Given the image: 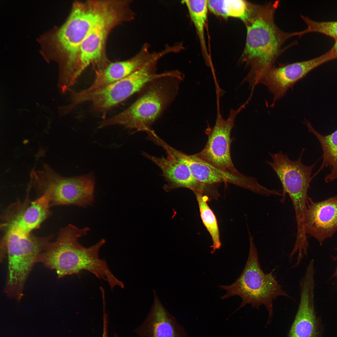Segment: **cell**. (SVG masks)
<instances>
[{"label":"cell","mask_w":337,"mask_h":337,"mask_svg":"<svg viewBox=\"0 0 337 337\" xmlns=\"http://www.w3.org/2000/svg\"><path fill=\"white\" fill-rule=\"evenodd\" d=\"M109 4L108 0L75 1L63 24L54 27L37 40L46 60L57 62L62 74L73 75L81 45Z\"/></svg>","instance_id":"obj_1"},{"label":"cell","mask_w":337,"mask_h":337,"mask_svg":"<svg viewBox=\"0 0 337 337\" xmlns=\"http://www.w3.org/2000/svg\"><path fill=\"white\" fill-rule=\"evenodd\" d=\"M89 230L88 227L80 228L70 224L61 228L56 239L51 241L41 254L38 262L55 270L59 278L78 275L86 271L106 281L111 290L117 286L124 288L123 283L112 273L105 260L99 258V250L105 240L102 239L88 248L79 243V238Z\"/></svg>","instance_id":"obj_2"},{"label":"cell","mask_w":337,"mask_h":337,"mask_svg":"<svg viewBox=\"0 0 337 337\" xmlns=\"http://www.w3.org/2000/svg\"><path fill=\"white\" fill-rule=\"evenodd\" d=\"M279 1L264 4H254L251 17L247 24L245 46L242 60L250 66V71L243 80L251 92L261 78L275 66L276 61L286 50L282 46L295 32L281 30L275 22V13Z\"/></svg>","instance_id":"obj_3"},{"label":"cell","mask_w":337,"mask_h":337,"mask_svg":"<svg viewBox=\"0 0 337 337\" xmlns=\"http://www.w3.org/2000/svg\"><path fill=\"white\" fill-rule=\"evenodd\" d=\"M183 78L178 71L159 74L140 90L141 94L131 105L100 122L98 127L118 125L137 131H151V125L174 100Z\"/></svg>","instance_id":"obj_4"},{"label":"cell","mask_w":337,"mask_h":337,"mask_svg":"<svg viewBox=\"0 0 337 337\" xmlns=\"http://www.w3.org/2000/svg\"><path fill=\"white\" fill-rule=\"evenodd\" d=\"M249 250L244 268L239 277L233 284L219 286L227 292L221 299L224 300L234 295L241 298L242 301L241 305L233 313L248 304L257 309L264 305L269 314L267 322L268 324L271 320L273 315V300L279 296L293 299L278 283L273 274L274 269L268 273L263 271L253 237L249 232Z\"/></svg>","instance_id":"obj_5"},{"label":"cell","mask_w":337,"mask_h":337,"mask_svg":"<svg viewBox=\"0 0 337 337\" xmlns=\"http://www.w3.org/2000/svg\"><path fill=\"white\" fill-rule=\"evenodd\" d=\"M53 235L39 237L13 230L4 232L0 242L1 260L7 256L8 268L5 292L9 297L19 301L27 277L34 264L49 243Z\"/></svg>","instance_id":"obj_6"},{"label":"cell","mask_w":337,"mask_h":337,"mask_svg":"<svg viewBox=\"0 0 337 337\" xmlns=\"http://www.w3.org/2000/svg\"><path fill=\"white\" fill-rule=\"evenodd\" d=\"M31 184L39 194L49 197L51 207L76 205L85 207L94 202L95 179L92 173L71 177L59 174L45 164L41 170H32Z\"/></svg>","instance_id":"obj_7"},{"label":"cell","mask_w":337,"mask_h":337,"mask_svg":"<svg viewBox=\"0 0 337 337\" xmlns=\"http://www.w3.org/2000/svg\"><path fill=\"white\" fill-rule=\"evenodd\" d=\"M132 19L131 11L125 3L117 0L111 2L81 45L75 70L76 80L89 66L92 65L96 72L110 62L105 53L108 36L115 27Z\"/></svg>","instance_id":"obj_8"},{"label":"cell","mask_w":337,"mask_h":337,"mask_svg":"<svg viewBox=\"0 0 337 337\" xmlns=\"http://www.w3.org/2000/svg\"><path fill=\"white\" fill-rule=\"evenodd\" d=\"M304 150V148L299 158L294 161L281 151L275 154L269 152L272 161H266L275 172L282 184L283 191L281 202H284L286 193L291 199L295 215L297 233L299 234L305 232L304 215L308 202V191L312 179V172L316 163L309 166L302 163L301 158Z\"/></svg>","instance_id":"obj_9"},{"label":"cell","mask_w":337,"mask_h":337,"mask_svg":"<svg viewBox=\"0 0 337 337\" xmlns=\"http://www.w3.org/2000/svg\"><path fill=\"white\" fill-rule=\"evenodd\" d=\"M157 61L155 59H152L139 70L102 89L92 91L85 89L76 92V103L80 105L90 102L95 111L105 113L139 91L158 76L155 72Z\"/></svg>","instance_id":"obj_10"},{"label":"cell","mask_w":337,"mask_h":337,"mask_svg":"<svg viewBox=\"0 0 337 337\" xmlns=\"http://www.w3.org/2000/svg\"><path fill=\"white\" fill-rule=\"evenodd\" d=\"M220 97H216L217 115L214 125L205 130L208 135L204 148L195 154L203 161L224 172L235 174L240 173L233 164L230 154L232 130L238 115L245 108V102L236 109H231L228 117L224 119L221 113Z\"/></svg>","instance_id":"obj_11"},{"label":"cell","mask_w":337,"mask_h":337,"mask_svg":"<svg viewBox=\"0 0 337 337\" xmlns=\"http://www.w3.org/2000/svg\"><path fill=\"white\" fill-rule=\"evenodd\" d=\"M29 186L27 196L22 202L19 200L8 206L1 217V229L3 232L13 230L25 234H29L39 228L41 224L51 213L50 202L45 194L31 201Z\"/></svg>","instance_id":"obj_12"},{"label":"cell","mask_w":337,"mask_h":337,"mask_svg":"<svg viewBox=\"0 0 337 337\" xmlns=\"http://www.w3.org/2000/svg\"><path fill=\"white\" fill-rule=\"evenodd\" d=\"M337 59L333 49L311 60L290 64H279L267 72L261 78L258 84L267 88L273 95L271 107L284 96L287 91L311 71L329 61Z\"/></svg>","instance_id":"obj_13"},{"label":"cell","mask_w":337,"mask_h":337,"mask_svg":"<svg viewBox=\"0 0 337 337\" xmlns=\"http://www.w3.org/2000/svg\"><path fill=\"white\" fill-rule=\"evenodd\" d=\"M315 273L307 269L300 281L298 308L287 337H323V325L314 305Z\"/></svg>","instance_id":"obj_14"},{"label":"cell","mask_w":337,"mask_h":337,"mask_svg":"<svg viewBox=\"0 0 337 337\" xmlns=\"http://www.w3.org/2000/svg\"><path fill=\"white\" fill-rule=\"evenodd\" d=\"M170 154L173 157L185 163L194 177L203 184L229 183L259 195L261 194L264 191V187L259 183L256 178L241 173L235 174L224 172L201 159L195 154L188 155L175 148L171 150Z\"/></svg>","instance_id":"obj_15"},{"label":"cell","mask_w":337,"mask_h":337,"mask_svg":"<svg viewBox=\"0 0 337 337\" xmlns=\"http://www.w3.org/2000/svg\"><path fill=\"white\" fill-rule=\"evenodd\" d=\"M304 215L306 235L322 244L337 231V196L314 202L309 197Z\"/></svg>","instance_id":"obj_16"},{"label":"cell","mask_w":337,"mask_h":337,"mask_svg":"<svg viewBox=\"0 0 337 337\" xmlns=\"http://www.w3.org/2000/svg\"><path fill=\"white\" fill-rule=\"evenodd\" d=\"M152 306L143 323L135 330L139 337H188L183 328L166 309L155 291Z\"/></svg>","instance_id":"obj_17"},{"label":"cell","mask_w":337,"mask_h":337,"mask_svg":"<svg viewBox=\"0 0 337 337\" xmlns=\"http://www.w3.org/2000/svg\"><path fill=\"white\" fill-rule=\"evenodd\" d=\"M142 154L161 170L162 176L167 183L164 187L165 190L185 188L194 193L203 194L206 184L196 180L188 167L182 161L168 154L166 158L157 157L145 152H143Z\"/></svg>","instance_id":"obj_18"},{"label":"cell","mask_w":337,"mask_h":337,"mask_svg":"<svg viewBox=\"0 0 337 337\" xmlns=\"http://www.w3.org/2000/svg\"><path fill=\"white\" fill-rule=\"evenodd\" d=\"M144 46L137 55L132 58L121 61L110 62L102 70L95 72V79L87 89L88 91L104 88L133 73L144 66L154 57Z\"/></svg>","instance_id":"obj_19"},{"label":"cell","mask_w":337,"mask_h":337,"mask_svg":"<svg viewBox=\"0 0 337 337\" xmlns=\"http://www.w3.org/2000/svg\"><path fill=\"white\" fill-rule=\"evenodd\" d=\"M305 124L308 131L313 133L318 139L321 146L323 154L322 164L317 172L312 177L313 178L325 168L329 167L331 172L326 175L325 180L328 183L337 180V129L327 135H322L317 132L310 122L305 120Z\"/></svg>","instance_id":"obj_20"},{"label":"cell","mask_w":337,"mask_h":337,"mask_svg":"<svg viewBox=\"0 0 337 337\" xmlns=\"http://www.w3.org/2000/svg\"><path fill=\"white\" fill-rule=\"evenodd\" d=\"M208 7L213 13L224 18H239L246 24L252 13L253 3L242 0H207Z\"/></svg>","instance_id":"obj_21"},{"label":"cell","mask_w":337,"mask_h":337,"mask_svg":"<svg viewBox=\"0 0 337 337\" xmlns=\"http://www.w3.org/2000/svg\"><path fill=\"white\" fill-rule=\"evenodd\" d=\"M190 18L193 23L198 36L203 52L206 57L208 65L211 64L205 41L204 30L208 14V1L206 0H184Z\"/></svg>","instance_id":"obj_22"},{"label":"cell","mask_w":337,"mask_h":337,"mask_svg":"<svg viewBox=\"0 0 337 337\" xmlns=\"http://www.w3.org/2000/svg\"><path fill=\"white\" fill-rule=\"evenodd\" d=\"M198 203L200 215L202 222L211 235L213 244L212 253L219 249L221 243L217 221L213 212L208 205V197L202 193H195Z\"/></svg>","instance_id":"obj_23"},{"label":"cell","mask_w":337,"mask_h":337,"mask_svg":"<svg viewBox=\"0 0 337 337\" xmlns=\"http://www.w3.org/2000/svg\"><path fill=\"white\" fill-rule=\"evenodd\" d=\"M301 17L307 27L304 30L297 32V36H301L308 33L316 32L324 34L337 40V21L318 22L305 16L301 15Z\"/></svg>","instance_id":"obj_24"},{"label":"cell","mask_w":337,"mask_h":337,"mask_svg":"<svg viewBox=\"0 0 337 337\" xmlns=\"http://www.w3.org/2000/svg\"><path fill=\"white\" fill-rule=\"evenodd\" d=\"M104 312L103 333L102 337H110L108 333V319L107 315L106 314L105 310H104ZM113 337H118V336L116 334H115Z\"/></svg>","instance_id":"obj_25"},{"label":"cell","mask_w":337,"mask_h":337,"mask_svg":"<svg viewBox=\"0 0 337 337\" xmlns=\"http://www.w3.org/2000/svg\"><path fill=\"white\" fill-rule=\"evenodd\" d=\"M335 250H336L337 251V247H336V248H335ZM332 258L333 259V260L334 261H336L337 262V256H332ZM332 278L335 277V278H336L337 279V266H336L335 270V272H334V274H333V276H332Z\"/></svg>","instance_id":"obj_26"},{"label":"cell","mask_w":337,"mask_h":337,"mask_svg":"<svg viewBox=\"0 0 337 337\" xmlns=\"http://www.w3.org/2000/svg\"><path fill=\"white\" fill-rule=\"evenodd\" d=\"M332 48H333L335 52L337 55V40H335V44Z\"/></svg>","instance_id":"obj_27"}]
</instances>
